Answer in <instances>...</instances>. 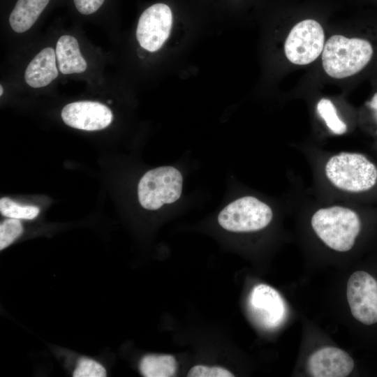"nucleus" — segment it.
<instances>
[{
  "label": "nucleus",
  "mask_w": 377,
  "mask_h": 377,
  "mask_svg": "<svg viewBox=\"0 0 377 377\" xmlns=\"http://www.w3.org/2000/svg\"><path fill=\"white\" fill-rule=\"evenodd\" d=\"M324 175L336 189L350 194L371 190L377 184V166L363 154L341 151L330 156Z\"/></svg>",
  "instance_id": "nucleus-1"
},
{
  "label": "nucleus",
  "mask_w": 377,
  "mask_h": 377,
  "mask_svg": "<svg viewBox=\"0 0 377 377\" xmlns=\"http://www.w3.org/2000/svg\"><path fill=\"white\" fill-rule=\"evenodd\" d=\"M311 225L326 246L336 251L346 252L353 247L361 231L362 221L353 209L333 205L318 209L311 218Z\"/></svg>",
  "instance_id": "nucleus-2"
},
{
  "label": "nucleus",
  "mask_w": 377,
  "mask_h": 377,
  "mask_svg": "<svg viewBox=\"0 0 377 377\" xmlns=\"http://www.w3.org/2000/svg\"><path fill=\"white\" fill-rule=\"evenodd\" d=\"M372 55L373 48L368 40L334 35L324 45L322 53L323 66L329 76L341 79L362 70Z\"/></svg>",
  "instance_id": "nucleus-3"
},
{
  "label": "nucleus",
  "mask_w": 377,
  "mask_h": 377,
  "mask_svg": "<svg viewBox=\"0 0 377 377\" xmlns=\"http://www.w3.org/2000/svg\"><path fill=\"white\" fill-rule=\"evenodd\" d=\"M183 177L172 166H161L147 171L138 186L140 205L148 210H156L163 205L177 201L182 195Z\"/></svg>",
  "instance_id": "nucleus-4"
},
{
  "label": "nucleus",
  "mask_w": 377,
  "mask_h": 377,
  "mask_svg": "<svg viewBox=\"0 0 377 377\" xmlns=\"http://www.w3.org/2000/svg\"><path fill=\"white\" fill-rule=\"evenodd\" d=\"M273 219L270 206L251 195L240 197L227 205L218 215V223L233 232H256L266 228Z\"/></svg>",
  "instance_id": "nucleus-5"
},
{
  "label": "nucleus",
  "mask_w": 377,
  "mask_h": 377,
  "mask_svg": "<svg viewBox=\"0 0 377 377\" xmlns=\"http://www.w3.org/2000/svg\"><path fill=\"white\" fill-rule=\"evenodd\" d=\"M324 42L321 25L312 19L304 20L290 30L284 45L285 54L294 64H309L322 53Z\"/></svg>",
  "instance_id": "nucleus-6"
},
{
  "label": "nucleus",
  "mask_w": 377,
  "mask_h": 377,
  "mask_svg": "<svg viewBox=\"0 0 377 377\" xmlns=\"http://www.w3.org/2000/svg\"><path fill=\"white\" fill-rule=\"evenodd\" d=\"M346 297L353 316L364 325L377 323V281L369 273L357 271L348 279Z\"/></svg>",
  "instance_id": "nucleus-7"
},
{
  "label": "nucleus",
  "mask_w": 377,
  "mask_h": 377,
  "mask_svg": "<svg viewBox=\"0 0 377 377\" xmlns=\"http://www.w3.org/2000/svg\"><path fill=\"white\" fill-rule=\"evenodd\" d=\"M172 24V13L165 3H157L141 14L136 38L140 45L149 52L159 50L169 36Z\"/></svg>",
  "instance_id": "nucleus-8"
},
{
  "label": "nucleus",
  "mask_w": 377,
  "mask_h": 377,
  "mask_svg": "<svg viewBox=\"0 0 377 377\" xmlns=\"http://www.w3.org/2000/svg\"><path fill=\"white\" fill-rule=\"evenodd\" d=\"M248 304L251 316L264 328H275L284 320V300L274 288L268 285L254 286L250 293Z\"/></svg>",
  "instance_id": "nucleus-9"
},
{
  "label": "nucleus",
  "mask_w": 377,
  "mask_h": 377,
  "mask_svg": "<svg viewBox=\"0 0 377 377\" xmlns=\"http://www.w3.org/2000/svg\"><path fill=\"white\" fill-rule=\"evenodd\" d=\"M61 115L66 125L89 131L106 128L113 117L106 105L90 101L69 103L62 109Z\"/></svg>",
  "instance_id": "nucleus-10"
},
{
  "label": "nucleus",
  "mask_w": 377,
  "mask_h": 377,
  "mask_svg": "<svg viewBox=\"0 0 377 377\" xmlns=\"http://www.w3.org/2000/svg\"><path fill=\"white\" fill-rule=\"evenodd\" d=\"M353 368L354 361L346 351L330 346L313 353L307 362L309 374L313 377H346Z\"/></svg>",
  "instance_id": "nucleus-11"
},
{
  "label": "nucleus",
  "mask_w": 377,
  "mask_h": 377,
  "mask_svg": "<svg viewBox=\"0 0 377 377\" xmlns=\"http://www.w3.org/2000/svg\"><path fill=\"white\" fill-rule=\"evenodd\" d=\"M56 54L52 47L42 50L29 63L24 73L26 83L31 87L48 85L58 76Z\"/></svg>",
  "instance_id": "nucleus-12"
},
{
  "label": "nucleus",
  "mask_w": 377,
  "mask_h": 377,
  "mask_svg": "<svg viewBox=\"0 0 377 377\" xmlns=\"http://www.w3.org/2000/svg\"><path fill=\"white\" fill-rule=\"evenodd\" d=\"M55 54L59 70L63 74L81 73L87 69V62L73 36H61L57 43Z\"/></svg>",
  "instance_id": "nucleus-13"
},
{
  "label": "nucleus",
  "mask_w": 377,
  "mask_h": 377,
  "mask_svg": "<svg viewBox=\"0 0 377 377\" xmlns=\"http://www.w3.org/2000/svg\"><path fill=\"white\" fill-rule=\"evenodd\" d=\"M49 0H17L9 16L12 29L23 33L29 29L38 20Z\"/></svg>",
  "instance_id": "nucleus-14"
},
{
  "label": "nucleus",
  "mask_w": 377,
  "mask_h": 377,
  "mask_svg": "<svg viewBox=\"0 0 377 377\" xmlns=\"http://www.w3.org/2000/svg\"><path fill=\"white\" fill-rule=\"evenodd\" d=\"M139 369L145 377H171L176 374L177 364L171 355L149 354L141 359Z\"/></svg>",
  "instance_id": "nucleus-15"
},
{
  "label": "nucleus",
  "mask_w": 377,
  "mask_h": 377,
  "mask_svg": "<svg viewBox=\"0 0 377 377\" xmlns=\"http://www.w3.org/2000/svg\"><path fill=\"white\" fill-rule=\"evenodd\" d=\"M317 112L329 130L335 135H343L347 131L346 124L339 118L332 102L322 98L317 103Z\"/></svg>",
  "instance_id": "nucleus-16"
},
{
  "label": "nucleus",
  "mask_w": 377,
  "mask_h": 377,
  "mask_svg": "<svg viewBox=\"0 0 377 377\" xmlns=\"http://www.w3.org/2000/svg\"><path fill=\"white\" fill-rule=\"evenodd\" d=\"M0 212L8 218L29 220L38 216L39 209L34 206H22L8 198H2L0 200Z\"/></svg>",
  "instance_id": "nucleus-17"
},
{
  "label": "nucleus",
  "mask_w": 377,
  "mask_h": 377,
  "mask_svg": "<svg viewBox=\"0 0 377 377\" xmlns=\"http://www.w3.org/2000/svg\"><path fill=\"white\" fill-rule=\"evenodd\" d=\"M23 232L19 219L9 218L0 225V250L10 246Z\"/></svg>",
  "instance_id": "nucleus-18"
},
{
  "label": "nucleus",
  "mask_w": 377,
  "mask_h": 377,
  "mask_svg": "<svg viewBox=\"0 0 377 377\" xmlns=\"http://www.w3.org/2000/svg\"><path fill=\"white\" fill-rule=\"evenodd\" d=\"M74 377H105L107 372L99 362L89 358H82L73 373Z\"/></svg>",
  "instance_id": "nucleus-19"
},
{
  "label": "nucleus",
  "mask_w": 377,
  "mask_h": 377,
  "mask_svg": "<svg viewBox=\"0 0 377 377\" xmlns=\"http://www.w3.org/2000/svg\"><path fill=\"white\" fill-rule=\"evenodd\" d=\"M188 377H233L228 369L220 367H208L196 365L193 367L188 372Z\"/></svg>",
  "instance_id": "nucleus-20"
},
{
  "label": "nucleus",
  "mask_w": 377,
  "mask_h": 377,
  "mask_svg": "<svg viewBox=\"0 0 377 377\" xmlns=\"http://www.w3.org/2000/svg\"><path fill=\"white\" fill-rule=\"evenodd\" d=\"M105 0H74L76 9L83 15L95 13L103 3Z\"/></svg>",
  "instance_id": "nucleus-21"
},
{
  "label": "nucleus",
  "mask_w": 377,
  "mask_h": 377,
  "mask_svg": "<svg viewBox=\"0 0 377 377\" xmlns=\"http://www.w3.org/2000/svg\"><path fill=\"white\" fill-rule=\"evenodd\" d=\"M369 108L375 112V116L377 121V93H376L371 101L368 103Z\"/></svg>",
  "instance_id": "nucleus-22"
},
{
  "label": "nucleus",
  "mask_w": 377,
  "mask_h": 377,
  "mask_svg": "<svg viewBox=\"0 0 377 377\" xmlns=\"http://www.w3.org/2000/svg\"><path fill=\"white\" fill-rule=\"evenodd\" d=\"M3 89L2 85H0V95L1 96L3 94Z\"/></svg>",
  "instance_id": "nucleus-23"
}]
</instances>
